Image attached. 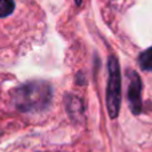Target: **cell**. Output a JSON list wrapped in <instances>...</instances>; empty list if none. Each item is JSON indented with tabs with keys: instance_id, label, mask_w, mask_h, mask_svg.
Wrapping results in <instances>:
<instances>
[{
	"instance_id": "obj_1",
	"label": "cell",
	"mask_w": 152,
	"mask_h": 152,
	"mask_svg": "<svg viewBox=\"0 0 152 152\" xmlns=\"http://www.w3.org/2000/svg\"><path fill=\"white\" fill-rule=\"evenodd\" d=\"M12 100L15 107L21 112H42L50 107L52 88L47 81H28L15 89Z\"/></svg>"
},
{
	"instance_id": "obj_2",
	"label": "cell",
	"mask_w": 152,
	"mask_h": 152,
	"mask_svg": "<svg viewBox=\"0 0 152 152\" xmlns=\"http://www.w3.org/2000/svg\"><path fill=\"white\" fill-rule=\"evenodd\" d=\"M121 103V79L120 67L116 56L108 58V83H107V108L111 119H116Z\"/></svg>"
},
{
	"instance_id": "obj_3",
	"label": "cell",
	"mask_w": 152,
	"mask_h": 152,
	"mask_svg": "<svg viewBox=\"0 0 152 152\" xmlns=\"http://www.w3.org/2000/svg\"><path fill=\"white\" fill-rule=\"evenodd\" d=\"M128 100L131 111L135 115H139L142 112V80L136 72L129 74Z\"/></svg>"
},
{
	"instance_id": "obj_4",
	"label": "cell",
	"mask_w": 152,
	"mask_h": 152,
	"mask_svg": "<svg viewBox=\"0 0 152 152\" xmlns=\"http://www.w3.org/2000/svg\"><path fill=\"white\" fill-rule=\"evenodd\" d=\"M140 67L145 71H152V47L145 50L142 55L139 56Z\"/></svg>"
},
{
	"instance_id": "obj_5",
	"label": "cell",
	"mask_w": 152,
	"mask_h": 152,
	"mask_svg": "<svg viewBox=\"0 0 152 152\" xmlns=\"http://www.w3.org/2000/svg\"><path fill=\"white\" fill-rule=\"evenodd\" d=\"M15 10L13 0H0V18L10 16Z\"/></svg>"
},
{
	"instance_id": "obj_6",
	"label": "cell",
	"mask_w": 152,
	"mask_h": 152,
	"mask_svg": "<svg viewBox=\"0 0 152 152\" xmlns=\"http://www.w3.org/2000/svg\"><path fill=\"white\" fill-rule=\"evenodd\" d=\"M75 1H76V4H77V5L81 4V0H75Z\"/></svg>"
}]
</instances>
